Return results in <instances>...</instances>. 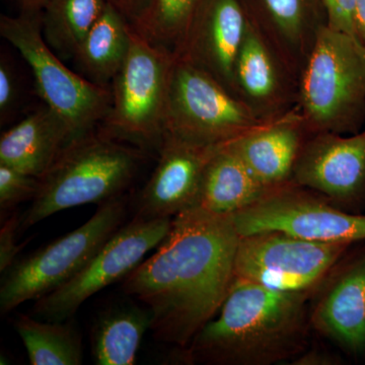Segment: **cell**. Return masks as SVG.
<instances>
[{
	"label": "cell",
	"instance_id": "5bb4252c",
	"mask_svg": "<svg viewBox=\"0 0 365 365\" xmlns=\"http://www.w3.org/2000/svg\"><path fill=\"white\" fill-rule=\"evenodd\" d=\"M249 21L242 0H206L174 57L205 72L237 98L235 63Z\"/></svg>",
	"mask_w": 365,
	"mask_h": 365
},
{
	"label": "cell",
	"instance_id": "83f0119b",
	"mask_svg": "<svg viewBox=\"0 0 365 365\" xmlns=\"http://www.w3.org/2000/svg\"><path fill=\"white\" fill-rule=\"evenodd\" d=\"M329 28L356 36L354 14L359 0H323Z\"/></svg>",
	"mask_w": 365,
	"mask_h": 365
},
{
	"label": "cell",
	"instance_id": "9c48e42d",
	"mask_svg": "<svg viewBox=\"0 0 365 365\" xmlns=\"http://www.w3.org/2000/svg\"><path fill=\"white\" fill-rule=\"evenodd\" d=\"M351 246L312 242L275 230L240 235L235 277L278 292L309 294Z\"/></svg>",
	"mask_w": 365,
	"mask_h": 365
},
{
	"label": "cell",
	"instance_id": "484cf974",
	"mask_svg": "<svg viewBox=\"0 0 365 365\" xmlns=\"http://www.w3.org/2000/svg\"><path fill=\"white\" fill-rule=\"evenodd\" d=\"M39 178L0 163V208L11 210L18 204L33 200L39 190Z\"/></svg>",
	"mask_w": 365,
	"mask_h": 365
},
{
	"label": "cell",
	"instance_id": "1f68e13d",
	"mask_svg": "<svg viewBox=\"0 0 365 365\" xmlns=\"http://www.w3.org/2000/svg\"><path fill=\"white\" fill-rule=\"evenodd\" d=\"M21 14L39 16L50 0H13Z\"/></svg>",
	"mask_w": 365,
	"mask_h": 365
},
{
	"label": "cell",
	"instance_id": "ba28073f",
	"mask_svg": "<svg viewBox=\"0 0 365 365\" xmlns=\"http://www.w3.org/2000/svg\"><path fill=\"white\" fill-rule=\"evenodd\" d=\"M261 124L215 78L174 57L165 134L203 145H220Z\"/></svg>",
	"mask_w": 365,
	"mask_h": 365
},
{
	"label": "cell",
	"instance_id": "5b68a950",
	"mask_svg": "<svg viewBox=\"0 0 365 365\" xmlns=\"http://www.w3.org/2000/svg\"><path fill=\"white\" fill-rule=\"evenodd\" d=\"M173 63L172 53L131 25L128 55L113 81L111 108L102 123L108 134L143 150H160Z\"/></svg>",
	"mask_w": 365,
	"mask_h": 365
},
{
	"label": "cell",
	"instance_id": "4316f807",
	"mask_svg": "<svg viewBox=\"0 0 365 365\" xmlns=\"http://www.w3.org/2000/svg\"><path fill=\"white\" fill-rule=\"evenodd\" d=\"M23 88L13 58L1 52L0 57V123L6 125L20 110Z\"/></svg>",
	"mask_w": 365,
	"mask_h": 365
},
{
	"label": "cell",
	"instance_id": "9a60e30c",
	"mask_svg": "<svg viewBox=\"0 0 365 365\" xmlns=\"http://www.w3.org/2000/svg\"><path fill=\"white\" fill-rule=\"evenodd\" d=\"M235 78L237 98L262 123L297 109L299 81L251 21L235 63Z\"/></svg>",
	"mask_w": 365,
	"mask_h": 365
},
{
	"label": "cell",
	"instance_id": "44dd1931",
	"mask_svg": "<svg viewBox=\"0 0 365 365\" xmlns=\"http://www.w3.org/2000/svg\"><path fill=\"white\" fill-rule=\"evenodd\" d=\"M130 30L131 24L108 4L72 58L86 79L110 88L128 55Z\"/></svg>",
	"mask_w": 365,
	"mask_h": 365
},
{
	"label": "cell",
	"instance_id": "603a6c76",
	"mask_svg": "<svg viewBox=\"0 0 365 365\" xmlns=\"http://www.w3.org/2000/svg\"><path fill=\"white\" fill-rule=\"evenodd\" d=\"M71 319L63 322L40 321L20 314L14 328L20 336L32 365H81L83 353L81 335Z\"/></svg>",
	"mask_w": 365,
	"mask_h": 365
},
{
	"label": "cell",
	"instance_id": "7402d4cb",
	"mask_svg": "<svg viewBox=\"0 0 365 365\" xmlns=\"http://www.w3.org/2000/svg\"><path fill=\"white\" fill-rule=\"evenodd\" d=\"M150 309L121 304L101 314L91 336V354L98 365H133L144 334L151 329Z\"/></svg>",
	"mask_w": 365,
	"mask_h": 365
},
{
	"label": "cell",
	"instance_id": "3957f363",
	"mask_svg": "<svg viewBox=\"0 0 365 365\" xmlns=\"http://www.w3.org/2000/svg\"><path fill=\"white\" fill-rule=\"evenodd\" d=\"M143 158V150L103 128L74 137L39 178V190L20 218V230L66 209L118 198L135 177Z\"/></svg>",
	"mask_w": 365,
	"mask_h": 365
},
{
	"label": "cell",
	"instance_id": "e0dca14e",
	"mask_svg": "<svg viewBox=\"0 0 365 365\" xmlns=\"http://www.w3.org/2000/svg\"><path fill=\"white\" fill-rule=\"evenodd\" d=\"M309 324L350 354L365 353V248L333 269Z\"/></svg>",
	"mask_w": 365,
	"mask_h": 365
},
{
	"label": "cell",
	"instance_id": "8992f818",
	"mask_svg": "<svg viewBox=\"0 0 365 365\" xmlns=\"http://www.w3.org/2000/svg\"><path fill=\"white\" fill-rule=\"evenodd\" d=\"M0 35L20 52L32 69L38 95L66 122L74 137L104 122L111 108V88L91 83L63 63L43 37L42 14H1Z\"/></svg>",
	"mask_w": 365,
	"mask_h": 365
},
{
	"label": "cell",
	"instance_id": "7c38bea8",
	"mask_svg": "<svg viewBox=\"0 0 365 365\" xmlns=\"http://www.w3.org/2000/svg\"><path fill=\"white\" fill-rule=\"evenodd\" d=\"M292 182L359 213L365 206V129L348 135L312 134L300 151Z\"/></svg>",
	"mask_w": 365,
	"mask_h": 365
},
{
	"label": "cell",
	"instance_id": "ac0fdd59",
	"mask_svg": "<svg viewBox=\"0 0 365 365\" xmlns=\"http://www.w3.org/2000/svg\"><path fill=\"white\" fill-rule=\"evenodd\" d=\"M312 132L297 110L230 141L253 176L268 190L292 182L295 163Z\"/></svg>",
	"mask_w": 365,
	"mask_h": 365
},
{
	"label": "cell",
	"instance_id": "d6a6232c",
	"mask_svg": "<svg viewBox=\"0 0 365 365\" xmlns=\"http://www.w3.org/2000/svg\"><path fill=\"white\" fill-rule=\"evenodd\" d=\"M354 24L357 37L365 44V0L357 1L354 14Z\"/></svg>",
	"mask_w": 365,
	"mask_h": 365
},
{
	"label": "cell",
	"instance_id": "ffe728a7",
	"mask_svg": "<svg viewBox=\"0 0 365 365\" xmlns=\"http://www.w3.org/2000/svg\"><path fill=\"white\" fill-rule=\"evenodd\" d=\"M269 191L228 143L209 160L196 206L215 215H234L258 202Z\"/></svg>",
	"mask_w": 365,
	"mask_h": 365
},
{
	"label": "cell",
	"instance_id": "7a4b0ae2",
	"mask_svg": "<svg viewBox=\"0 0 365 365\" xmlns=\"http://www.w3.org/2000/svg\"><path fill=\"white\" fill-rule=\"evenodd\" d=\"M307 292H283L235 277L215 318L182 350L190 364L268 365L306 351Z\"/></svg>",
	"mask_w": 365,
	"mask_h": 365
},
{
	"label": "cell",
	"instance_id": "6da1fadb",
	"mask_svg": "<svg viewBox=\"0 0 365 365\" xmlns=\"http://www.w3.org/2000/svg\"><path fill=\"white\" fill-rule=\"evenodd\" d=\"M239 239L232 215L190 208L124 278V292L150 309L158 340L184 350L215 318L234 282Z\"/></svg>",
	"mask_w": 365,
	"mask_h": 365
},
{
	"label": "cell",
	"instance_id": "52a82bcc",
	"mask_svg": "<svg viewBox=\"0 0 365 365\" xmlns=\"http://www.w3.org/2000/svg\"><path fill=\"white\" fill-rule=\"evenodd\" d=\"M125 215L124 199H112L103 203L81 227L14 262L2 277L1 313L9 314L29 300H38L71 280L119 230Z\"/></svg>",
	"mask_w": 365,
	"mask_h": 365
},
{
	"label": "cell",
	"instance_id": "2e32d148",
	"mask_svg": "<svg viewBox=\"0 0 365 365\" xmlns=\"http://www.w3.org/2000/svg\"><path fill=\"white\" fill-rule=\"evenodd\" d=\"M254 28L299 81L319 34L328 26L323 0H242Z\"/></svg>",
	"mask_w": 365,
	"mask_h": 365
},
{
	"label": "cell",
	"instance_id": "4dcf8cb0",
	"mask_svg": "<svg viewBox=\"0 0 365 365\" xmlns=\"http://www.w3.org/2000/svg\"><path fill=\"white\" fill-rule=\"evenodd\" d=\"M294 364L297 365H325L333 364L335 359L327 353L312 351L302 352L299 357H295Z\"/></svg>",
	"mask_w": 365,
	"mask_h": 365
},
{
	"label": "cell",
	"instance_id": "8fae6325",
	"mask_svg": "<svg viewBox=\"0 0 365 365\" xmlns=\"http://www.w3.org/2000/svg\"><path fill=\"white\" fill-rule=\"evenodd\" d=\"M173 218H133L105 242L71 280L35 300L33 316L45 321L71 319L81 304L113 283L123 280L169 235Z\"/></svg>",
	"mask_w": 365,
	"mask_h": 365
},
{
	"label": "cell",
	"instance_id": "cb8c5ba5",
	"mask_svg": "<svg viewBox=\"0 0 365 365\" xmlns=\"http://www.w3.org/2000/svg\"><path fill=\"white\" fill-rule=\"evenodd\" d=\"M107 4L106 0H50L42 11L43 37L60 58H73Z\"/></svg>",
	"mask_w": 365,
	"mask_h": 365
},
{
	"label": "cell",
	"instance_id": "d6986e66",
	"mask_svg": "<svg viewBox=\"0 0 365 365\" xmlns=\"http://www.w3.org/2000/svg\"><path fill=\"white\" fill-rule=\"evenodd\" d=\"M72 138L66 122L45 105L1 134L0 163L41 178Z\"/></svg>",
	"mask_w": 365,
	"mask_h": 365
},
{
	"label": "cell",
	"instance_id": "f1b7e54d",
	"mask_svg": "<svg viewBox=\"0 0 365 365\" xmlns=\"http://www.w3.org/2000/svg\"><path fill=\"white\" fill-rule=\"evenodd\" d=\"M20 218L18 215L11 216L1 227L0 234V271L6 272L7 269L14 263L16 255L21 251L16 246V232L20 230Z\"/></svg>",
	"mask_w": 365,
	"mask_h": 365
},
{
	"label": "cell",
	"instance_id": "4fadbf2b",
	"mask_svg": "<svg viewBox=\"0 0 365 365\" xmlns=\"http://www.w3.org/2000/svg\"><path fill=\"white\" fill-rule=\"evenodd\" d=\"M222 145H203L165 134L157 168L139 194L134 218H174L195 207L204 172Z\"/></svg>",
	"mask_w": 365,
	"mask_h": 365
},
{
	"label": "cell",
	"instance_id": "f546056e",
	"mask_svg": "<svg viewBox=\"0 0 365 365\" xmlns=\"http://www.w3.org/2000/svg\"><path fill=\"white\" fill-rule=\"evenodd\" d=\"M130 24L138 20L150 6L153 0H106Z\"/></svg>",
	"mask_w": 365,
	"mask_h": 365
},
{
	"label": "cell",
	"instance_id": "30bf717a",
	"mask_svg": "<svg viewBox=\"0 0 365 365\" xmlns=\"http://www.w3.org/2000/svg\"><path fill=\"white\" fill-rule=\"evenodd\" d=\"M232 220L240 235L275 230L326 244L365 242V215L338 207L292 182L270 190Z\"/></svg>",
	"mask_w": 365,
	"mask_h": 365
},
{
	"label": "cell",
	"instance_id": "277c9868",
	"mask_svg": "<svg viewBox=\"0 0 365 365\" xmlns=\"http://www.w3.org/2000/svg\"><path fill=\"white\" fill-rule=\"evenodd\" d=\"M297 111L312 133L355 134L365 125V44L328 26L299 79Z\"/></svg>",
	"mask_w": 365,
	"mask_h": 365
},
{
	"label": "cell",
	"instance_id": "d4e9b609",
	"mask_svg": "<svg viewBox=\"0 0 365 365\" xmlns=\"http://www.w3.org/2000/svg\"><path fill=\"white\" fill-rule=\"evenodd\" d=\"M205 1L153 0L143 16L131 25L146 40L174 55Z\"/></svg>",
	"mask_w": 365,
	"mask_h": 365
}]
</instances>
